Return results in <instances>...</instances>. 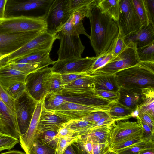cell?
<instances>
[{
	"label": "cell",
	"mask_w": 154,
	"mask_h": 154,
	"mask_svg": "<svg viewBox=\"0 0 154 154\" xmlns=\"http://www.w3.org/2000/svg\"><path fill=\"white\" fill-rule=\"evenodd\" d=\"M114 75L119 87L138 89L154 87V62H140Z\"/></svg>",
	"instance_id": "obj_2"
},
{
	"label": "cell",
	"mask_w": 154,
	"mask_h": 154,
	"mask_svg": "<svg viewBox=\"0 0 154 154\" xmlns=\"http://www.w3.org/2000/svg\"><path fill=\"white\" fill-rule=\"evenodd\" d=\"M143 132L142 125L137 122L116 121L112 124L109 133L110 148L129 137L136 136H142Z\"/></svg>",
	"instance_id": "obj_11"
},
{
	"label": "cell",
	"mask_w": 154,
	"mask_h": 154,
	"mask_svg": "<svg viewBox=\"0 0 154 154\" xmlns=\"http://www.w3.org/2000/svg\"><path fill=\"white\" fill-rule=\"evenodd\" d=\"M137 115L149 126L152 131H154V116L147 111L141 110L138 111Z\"/></svg>",
	"instance_id": "obj_47"
},
{
	"label": "cell",
	"mask_w": 154,
	"mask_h": 154,
	"mask_svg": "<svg viewBox=\"0 0 154 154\" xmlns=\"http://www.w3.org/2000/svg\"><path fill=\"white\" fill-rule=\"evenodd\" d=\"M136 51L140 62H154V41Z\"/></svg>",
	"instance_id": "obj_34"
},
{
	"label": "cell",
	"mask_w": 154,
	"mask_h": 154,
	"mask_svg": "<svg viewBox=\"0 0 154 154\" xmlns=\"http://www.w3.org/2000/svg\"><path fill=\"white\" fill-rule=\"evenodd\" d=\"M57 33H52L47 30L42 32L19 49L6 57L5 64L16 62L35 52L51 51L56 39H59Z\"/></svg>",
	"instance_id": "obj_5"
},
{
	"label": "cell",
	"mask_w": 154,
	"mask_h": 154,
	"mask_svg": "<svg viewBox=\"0 0 154 154\" xmlns=\"http://www.w3.org/2000/svg\"><path fill=\"white\" fill-rule=\"evenodd\" d=\"M11 54H0V58L4 57H6L9 56V55H10Z\"/></svg>",
	"instance_id": "obj_58"
},
{
	"label": "cell",
	"mask_w": 154,
	"mask_h": 154,
	"mask_svg": "<svg viewBox=\"0 0 154 154\" xmlns=\"http://www.w3.org/2000/svg\"><path fill=\"white\" fill-rule=\"evenodd\" d=\"M59 32L76 36L83 34L90 38V35L85 31L82 21H76L70 18L58 33Z\"/></svg>",
	"instance_id": "obj_26"
},
{
	"label": "cell",
	"mask_w": 154,
	"mask_h": 154,
	"mask_svg": "<svg viewBox=\"0 0 154 154\" xmlns=\"http://www.w3.org/2000/svg\"><path fill=\"white\" fill-rule=\"evenodd\" d=\"M92 141L93 154H103L110 149L109 143L100 144Z\"/></svg>",
	"instance_id": "obj_50"
},
{
	"label": "cell",
	"mask_w": 154,
	"mask_h": 154,
	"mask_svg": "<svg viewBox=\"0 0 154 154\" xmlns=\"http://www.w3.org/2000/svg\"><path fill=\"white\" fill-rule=\"evenodd\" d=\"M97 58L95 57L57 60L51 67L52 71L60 74H86Z\"/></svg>",
	"instance_id": "obj_12"
},
{
	"label": "cell",
	"mask_w": 154,
	"mask_h": 154,
	"mask_svg": "<svg viewBox=\"0 0 154 154\" xmlns=\"http://www.w3.org/2000/svg\"><path fill=\"white\" fill-rule=\"evenodd\" d=\"M95 123L93 122L80 119L70 120L63 125L74 132L77 136L87 134Z\"/></svg>",
	"instance_id": "obj_24"
},
{
	"label": "cell",
	"mask_w": 154,
	"mask_h": 154,
	"mask_svg": "<svg viewBox=\"0 0 154 154\" xmlns=\"http://www.w3.org/2000/svg\"><path fill=\"white\" fill-rule=\"evenodd\" d=\"M55 149L49 146L35 142L29 154H55Z\"/></svg>",
	"instance_id": "obj_44"
},
{
	"label": "cell",
	"mask_w": 154,
	"mask_h": 154,
	"mask_svg": "<svg viewBox=\"0 0 154 154\" xmlns=\"http://www.w3.org/2000/svg\"><path fill=\"white\" fill-rule=\"evenodd\" d=\"M95 1V0H68L67 8L71 14L81 8L91 5Z\"/></svg>",
	"instance_id": "obj_42"
},
{
	"label": "cell",
	"mask_w": 154,
	"mask_h": 154,
	"mask_svg": "<svg viewBox=\"0 0 154 154\" xmlns=\"http://www.w3.org/2000/svg\"><path fill=\"white\" fill-rule=\"evenodd\" d=\"M68 0H55L48 7L44 15L47 31L58 33L68 20L71 14L67 8Z\"/></svg>",
	"instance_id": "obj_8"
},
{
	"label": "cell",
	"mask_w": 154,
	"mask_h": 154,
	"mask_svg": "<svg viewBox=\"0 0 154 154\" xmlns=\"http://www.w3.org/2000/svg\"><path fill=\"white\" fill-rule=\"evenodd\" d=\"M91 76L94 79L95 91L101 90L118 91L119 87L114 75Z\"/></svg>",
	"instance_id": "obj_21"
},
{
	"label": "cell",
	"mask_w": 154,
	"mask_h": 154,
	"mask_svg": "<svg viewBox=\"0 0 154 154\" xmlns=\"http://www.w3.org/2000/svg\"><path fill=\"white\" fill-rule=\"evenodd\" d=\"M65 85L61 74L52 72L48 93L62 95Z\"/></svg>",
	"instance_id": "obj_35"
},
{
	"label": "cell",
	"mask_w": 154,
	"mask_h": 154,
	"mask_svg": "<svg viewBox=\"0 0 154 154\" xmlns=\"http://www.w3.org/2000/svg\"><path fill=\"white\" fill-rule=\"evenodd\" d=\"M136 11L139 17L143 26H146L149 21L143 0H132Z\"/></svg>",
	"instance_id": "obj_36"
},
{
	"label": "cell",
	"mask_w": 154,
	"mask_h": 154,
	"mask_svg": "<svg viewBox=\"0 0 154 154\" xmlns=\"http://www.w3.org/2000/svg\"><path fill=\"white\" fill-rule=\"evenodd\" d=\"M60 37V46L57 54V60L82 57L85 49L79 36L72 35L61 33H57Z\"/></svg>",
	"instance_id": "obj_14"
},
{
	"label": "cell",
	"mask_w": 154,
	"mask_h": 154,
	"mask_svg": "<svg viewBox=\"0 0 154 154\" xmlns=\"http://www.w3.org/2000/svg\"><path fill=\"white\" fill-rule=\"evenodd\" d=\"M44 99L37 102L27 132L19 137L20 146L26 154H29L38 132V127Z\"/></svg>",
	"instance_id": "obj_15"
},
{
	"label": "cell",
	"mask_w": 154,
	"mask_h": 154,
	"mask_svg": "<svg viewBox=\"0 0 154 154\" xmlns=\"http://www.w3.org/2000/svg\"><path fill=\"white\" fill-rule=\"evenodd\" d=\"M95 92L93 77L86 75L65 85L62 91L64 96H85Z\"/></svg>",
	"instance_id": "obj_16"
},
{
	"label": "cell",
	"mask_w": 154,
	"mask_h": 154,
	"mask_svg": "<svg viewBox=\"0 0 154 154\" xmlns=\"http://www.w3.org/2000/svg\"><path fill=\"white\" fill-rule=\"evenodd\" d=\"M96 56L97 59L86 73V75H90L94 71L103 66L115 57L111 53L110 47L106 51Z\"/></svg>",
	"instance_id": "obj_32"
},
{
	"label": "cell",
	"mask_w": 154,
	"mask_h": 154,
	"mask_svg": "<svg viewBox=\"0 0 154 154\" xmlns=\"http://www.w3.org/2000/svg\"><path fill=\"white\" fill-rule=\"evenodd\" d=\"M95 92L99 95L106 99L112 103L117 102L118 98V94L117 92L104 90H97Z\"/></svg>",
	"instance_id": "obj_45"
},
{
	"label": "cell",
	"mask_w": 154,
	"mask_h": 154,
	"mask_svg": "<svg viewBox=\"0 0 154 154\" xmlns=\"http://www.w3.org/2000/svg\"><path fill=\"white\" fill-rule=\"evenodd\" d=\"M138 123L142 125L143 132L142 136L143 141L146 143L154 141V132L149 126L143 122L137 115L135 116Z\"/></svg>",
	"instance_id": "obj_41"
},
{
	"label": "cell",
	"mask_w": 154,
	"mask_h": 154,
	"mask_svg": "<svg viewBox=\"0 0 154 154\" xmlns=\"http://www.w3.org/2000/svg\"><path fill=\"white\" fill-rule=\"evenodd\" d=\"M63 154H65L64 153Z\"/></svg>",
	"instance_id": "obj_63"
},
{
	"label": "cell",
	"mask_w": 154,
	"mask_h": 154,
	"mask_svg": "<svg viewBox=\"0 0 154 154\" xmlns=\"http://www.w3.org/2000/svg\"><path fill=\"white\" fill-rule=\"evenodd\" d=\"M37 102L26 91L19 98L14 100V109L19 136L27 132Z\"/></svg>",
	"instance_id": "obj_9"
},
{
	"label": "cell",
	"mask_w": 154,
	"mask_h": 154,
	"mask_svg": "<svg viewBox=\"0 0 154 154\" xmlns=\"http://www.w3.org/2000/svg\"><path fill=\"white\" fill-rule=\"evenodd\" d=\"M115 122V121L108 116L102 118L98 122L95 123L92 128L109 125Z\"/></svg>",
	"instance_id": "obj_53"
},
{
	"label": "cell",
	"mask_w": 154,
	"mask_h": 154,
	"mask_svg": "<svg viewBox=\"0 0 154 154\" xmlns=\"http://www.w3.org/2000/svg\"><path fill=\"white\" fill-rule=\"evenodd\" d=\"M52 71L48 66L26 75V91L37 102L42 100L48 93Z\"/></svg>",
	"instance_id": "obj_6"
},
{
	"label": "cell",
	"mask_w": 154,
	"mask_h": 154,
	"mask_svg": "<svg viewBox=\"0 0 154 154\" xmlns=\"http://www.w3.org/2000/svg\"><path fill=\"white\" fill-rule=\"evenodd\" d=\"M19 143L18 139L0 131V152L10 150Z\"/></svg>",
	"instance_id": "obj_37"
},
{
	"label": "cell",
	"mask_w": 154,
	"mask_h": 154,
	"mask_svg": "<svg viewBox=\"0 0 154 154\" xmlns=\"http://www.w3.org/2000/svg\"><path fill=\"white\" fill-rule=\"evenodd\" d=\"M124 38L120 32L112 41L110 47L111 48V53L112 55L116 57L121 53L126 48Z\"/></svg>",
	"instance_id": "obj_38"
},
{
	"label": "cell",
	"mask_w": 154,
	"mask_h": 154,
	"mask_svg": "<svg viewBox=\"0 0 154 154\" xmlns=\"http://www.w3.org/2000/svg\"><path fill=\"white\" fill-rule=\"evenodd\" d=\"M141 136H136L129 137L118 143L110 148L112 151L121 149L143 141Z\"/></svg>",
	"instance_id": "obj_43"
},
{
	"label": "cell",
	"mask_w": 154,
	"mask_h": 154,
	"mask_svg": "<svg viewBox=\"0 0 154 154\" xmlns=\"http://www.w3.org/2000/svg\"><path fill=\"white\" fill-rule=\"evenodd\" d=\"M96 0L92 6L88 18L91 25V43L97 56L108 49L119 30L117 23L102 13L97 6Z\"/></svg>",
	"instance_id": "obj_1"
},
{
	"label": "cell",
	"mask_w": 154,
	"mask_h": 154,
	"mask_svg": "<svg viewBox=\"0 0 154 154\" xmlns=\"http://www.w3.org/2000/svg\"><path fill=\"white\" fill-rule=\"evenodd\" d=\"M110 151V149L109 150H108L105 153H104L103 154H109Z\"/></svg>",
	"instance_id": "obj_61"
},
{
	"label": "cell",
	"mask_w": 154,
	"mask_h": 154,
	"mask_svg": "<svg viewBox=\"0 0 154 154\" xmlns=\"http://www.w3.org/2000/svg\"><path fill=\"white\" fill-rule=\"evenodd\" d=\"M126 45L132 42L137 48L146 46L154 41V23L150 22L141 28L123 38Z\"/></svg>",
	"instance_id": "obj_17"
},
{
	"label": "cell",
	"mask_w": 154,
	"mask_h": 154,
	"mask_svg": "<svg viewBox=\"0 0 154 154\" xmlns=\"http://www.w3.org/2000/svg\"><path fill=\"white\" fill-rule=\"evenodd\" d=\"M75 136L77 135L74 132L62 125L59 129L56 137L58 138L64 136L72 137Z\"/></svg>",
	"instance_id": "obj_52"
},
{
	"label": "cell",
	"mask_w": 154,
	"mask_h": 154,
	"mask_svg": "<svg viewBox=\"0 0 154 154\" xmlns=\"http://www.w3.org/2000/svg\"><path fill=\"white\" fill-rule=\"evenodd\" d=\"M58 130L38 132L35 142L40 144L48 146L56 149L58 139L56 136Z\"/></svg>",
	"instance_id": "obj_29"
},
{
	"label": "cell",
	"mask_w": 154,
	"mask_h": 154,
	"mask_svg": "<svg viewBox=\"0 0 154 154\" xmlns=\"http://www.w3.org/2000/svg\"><path fill=\"white\" fill-rule=\"evenodd\" d=\"M109 154H118L110 149V151Z\"/></svg>",
	"instance_id": "obj_60"
},
{
	"label": "cell",
	"mask_w": 154,
	"mask_h": 154,
	"mask_svg": "<svg viewBox=\"0 0 154 154\" xmlns=\"http://www.w3.org/2000/svg\"><path fill=\"white\" fill-rule=\"evenodd\" d=\"M61 75L63 82L65 85L87 75L77 73L63 74Z\"/></svg>",
	"instance_id": "obj_51"
},
{
	"label": "cell",
	"mask_w": 154,
	"mask_h": 154,
	"mask_svg": "<svg viewBox=\"0 0 154 154\" xmlns=\"http://www.w3.org/2000/svg\"><path fill=\"white\" fill-rule=\"evenodd\" d=\"M135 111L125 107L117 102L110 105L108 113L109 116L115 121L125 120L135 117Z\"/></svg>",
	"instance_id": "obj_22"
},
{
	"label": "cell",
	"mask_w": 154,
	"mask_h": 154,
	"mask_svg": "<svg viewBox=\"0 0 154 154\" xmlns=\"http://www.w3.org/2000/svg\"><path fill=\"white\" fill-rule=\"evenodd\" d=\"M139 154H154V149H148L142 151Z\"/></svg>",
	"instance_id": "obj_57"
},
{
	"label": "cell",
	"mask_w": 154,
	"mask_h": 154,
	"mask_svg": "<svg viewBox=\"0 0 154 154\" xmlns=\"http://www.w3.org/2000/svg\"><path fill=\"white\" fill-rule=\"evenodd\" d=\"M5 65L8 68L20 71L26 75L49 66L44 63H18L14 62L9 63Z\"/></svg>",
	"instance_id": "obj_31"
},
{
	"label": "cell",
	"mask_w": 154,
	"mask_h": 154,
	"mask_svg": "<svg viewBox=\"0 0 154 154\" xmlns=\"http://www.w3.org/2000/svg\"><path fill=\"white\" fill-rule=\"evenodd\" d=\"M0 131H1L2 132V129H1V127H0Z\"/></svg>",
	"instance_id": "obj_62"
},
{
	"label": "cell",
	"mask_w": 154,
	"mask_h": 154,
	"mask_svg": "<svg viewBox=\"0 0 154 154\" xmlns=\"http://www.w3.org/2000/svg\"><path fill=\"white\" fill-rule=\"evenodd\" d=\"M117 103L125 107L137 111L142 103V89L128 88L119 87Z\"/></svg>",
	"instance_id": "obj_18"
},
{
	"label": "cell",
	"mask_w": 154,
	"mask_h": 154,
	"mask_svg": "<svg viewBox=\"0 0 154 154\" xmlns=\"http://www.w3.org/2000/svg\"><path fill=\"white\" fill-rule=\"evenodd\" d=\"M71 144L77 154H93V141L88 134L79 136Z\"/></svg>",
	"instance_id": "obj_25"
},
{
	"label": "cell",
	"mask_w": 154,
	"mask_h": 154,
	"mask_svg": "<svg viewBox=\"0 0 154 154\" xmlns=\"http://www.w3.org/2000/svg\"><path fill=\"white\" fill-rule=\"evenodd\" d=\"M116 23L119 32L123 38L143 26L132 0H120L119 16Z\"/></svg>",
	"instance_id": "obj_7"
},
{
	"label": "cell",
	"mask_w": 154,
	"mask_h": 154,
	"mask_svg": "<svg viewBox=\"0 0 154 154\" xmlns=\"http://www.w3.org/2000/svg\"><path fill=\"white\" fill-rule=\"evenodd\" d=\"M26 91L25 82L15 84L5 91L8 95L14 100L19 98Z\"/></svg>",
	"instance_id": "obj_39"
},
{
	"label": "cell",
	"mask_w": 154,
	"mask_h": 154,
	"mask_svg": "<svg viewBox=\"0 0 154 154\" xmlns=\"http://www.w3.org/2000/svg\"><path fill=\"white\" fill-rule=\"evenodd\" d=\"M0 98L10 109L15 112L14 109V100L8 95L0 85Z\"/></svg>",
	"instance_id": "obj_46"
},
{
	"label": "cell",
	"mask_w": 154,
	"mask_h": 154,
	"mask_svg": "<svg viewBox=\"0 0 154 154\" xmlns=\"http://www.w3.org/2000/svg\"><path fill=\"white\" fill-rule=\"evenodd\" d=\"M43 32L30 31L0 34V54H12Z\"/></svg>",
	"instance_id": "obj_13"
},
{
	"label": "cell",
	"mask_w": 154,
	"mask_h": 154,
	"mask_svg": "<svg viewBox=\"0 0 154 154\" xmlns=\"http://www.w3.org/2000/svg\"><path fill=\"white\" fill-rule=\"evenodd\" d=\"M68 121L46 109L43 102L38 127V132L59 129Z\"/></svg>",
	"instance_id": "obj_19"
},
{
	"label": "cell",
	"mask_w": 154,
	"mask_h": 154,
	"mask_svg": "<svg viewBox=\"0 0 154 154\" xmlns=\"http://www.w3.org/2000/svg\"><path fill=\"white\" fill-rule=\"evenodd\" d=\"M108 116L109 115L108 112L98 111L93 112L82 119L91 121L96 123L98 122L102 118Z\"/></svg>",
	"instance_id": "obj_48"
},
{
	"label": "cell",
	"mask_w": 154,
	"mask_h": 154,
	"mask_svg": "<svg viewBox=\"0 0 154 154\" xmlns=\"http://www.w3.org/2000/svg\"><path fill=\"white\" fill-rule=\"evenodd\" d=\"M112 124L91 128L87 134L90 135L92 140L98 143L109 144V135Z\"/></svg>",
	"instance_id": "obj_27"
},
{
	"label": "cell",
	"mask_w": 154,
	"mask_h": 154,
	"mask_svg": "<svg viewBox=\"0 0 154 154\" xmlns=\"http://www.w3.org/2000/svg\"><path fill=\"white\" fill-rule=\"evenodd\" d=\"M44 15L38 17L20 15L0 20V34L47 30Z\"/></svg>",
	"instance_id": "obj_3"
},
{
	"label": "cell",
	"mask_w": 154,
	"mask_h": 154,
	"mask_svg": "<svg viewBox=\"0 0 154 154\" xmlns=\"http://www.w3.org/2000/svg\"><path fill=\"white\" fill-rule=\"evenodd\" d=\"M7 0H0V20L4 18L5 17V9Z\"/></svg>",
	"instance_id": "obj_54"
},
{
	"label": "cell",
	"mask_w": 154,
	"mask_h": 154,
	"mask_svg": "<svg viewBox=\"0 0 154 154\" xmlns=\"http://www.w3.org/2000/svg\"><path fill=\"white\" fill-rule=\"evenodd\" d=\"M26 76L23 72L8 68L5 65L0 67V85L5 91L15 84L25 82Z\"/></svg>",
	"instance_id": "obj_20"
},
{
	"label": "cell",
	"mask_w": 154,
	"mask_h": 154,
	"mask_svg": "<svg viewBox=\"0 0 154 154\" xmlns=\"http://www.w3.org/2000/svg\"><path fill=\"white\" fill-rule=\"evenodd\" d=\"M126 45L125 48L117 56L89 75H114L122 70L134 66L139 63L136 45L130 42Z\"/></svg>",
	"instance_id": "obj_4"
},
{
	"label": "cell",
	"mask_w": 154,
	"mask_h": 154,
	"mask_svg": "<svg viewBox=\"0 0 154 154\" xmlns=\"http://www.w3.org/2000/svg\"><path fill=\"white\" fill-rule=\"evenodd\" d=\"M78 136H64L58 138L55 154H63L68 146L74 141Z\"/></svg>",
	"instance_id": "obj_40"
},
{
	"label": "cell",
	"mask_w": 154,
	"mask_h": 154,
	"mask_svg": "<svg viewBox=\"0 0 154 154\" xmlns=\"http://www.w3.org/2000/svg\"><path fill=\"white\" fill-rule=\"evenodd\" d=\"M0 154H26L25 152L16 150H11Z\"/></svg>",
	"instance_id": "obj_56"
},
{
	"label": "cell",
	"mask_w": 154,
	"mask_h": 154,
	"mask_svg": "<svg viewBox=\"0 0 154 154\" xmlns=\"http://www.w3.org/2000/svg\"><path fill=\"white\" fill-rule=\"evenodd\" d=\"M53 0H29L18 3L13 7L15 11H28L41 8L48 7Z\"/></svg>",
	"instance_id": "obj_30"
},
{
	"label": "cell",
	"mask_w": 154,
	"mask_h": 154,
	"mask_svg": "<svg viewBox=\"0 0 154 154\" xmlns=\"http://www.w3.org/2000/svg\"><path fill=\"white\" fill-rule=\"evenodd\" d=\"M71 143L68 146L65 150L64 152L65 154H77Z\"/></svg>",
	"instance_id": "obj_55"
},
{
	"label": "cell",
	"mask_w": 154,
	"mask_h": 154,
	"mask_svg": "<svg viewBox=\"0 0 154 154\" xmlns=\"http://www.w3.org/2000/svg\"><path fill=\"white\" fill-rule=\"evenodd\" d=\"M149 22L154 23V0H143Z\"/></svg>",
	"instance_id": "obj_49"
},
{
	"label": "cell",
	"mask_w": 154,
	"mask_h": 154,
	"mask_svg": "<svg viewBox=\"0 0 154 154\" xmlns=\"http://www.w3.org/2000/svg\"><path fill=\"white\" fill-rule=\"evenodd\" d=\"M154 141L147 143L143 141L124 148L113 151L118 154H139L143 150L154 149Z\"/></svg>",
	"instance_id": "obj_33"
},
{
	"label": "cell",
	"mask_w": 154,
	"mask_h": 154,
	"mask_svg": "<svg viewBox=\"0 0 154 154\" xmlns=\"http://www.w3.org/2000/svg\"><path fill=\"white\" fill-rule=\"evenodd\" d=\"M142 102L137 111H147L154 116V87L142 89Z\"/></svg>",
	"instance_id": "obj_28"
},
{
	"label": "cell",
	"mask_w": 154,
	"mask_h": 154,
	"mask_svg": "<svg viewBox=\"0 0 154 154\" xmlns=\"http://www.w3.org/2000/svg\"><path fill=\"white\" fill-rule=\"evenodd\" d=\"M120 0H97L96 5L102 12L116 22L119 18Z\"/></svg>",
	"instance_id": "obj_23"
},
{
	"label": "cell",
	"mask_w": 154,
	"mask_h": 154,
	"mask_svg": "<svg viewBox=\"0 0 154 154\" xmlns=\"http://www.w3.org/2000/svg\"><path fill=\"white\" fill-rule=\"evenodd\" d=\"M0 127H1V128L2 132H3V124H2V120L0 118Z\"/></svg>",
	"instance_id": "obj_59"
},
{
	"label": "cell",
	"mask_w": 154,
	"mask_h": 154,
	"mask_svg": "<svg viewBox=\"0 0 154 154\" xmlns=\"http://www.w3.org/2000/svg\"><path fill=\"white\" fill-rule=\"evenodd\" d=\"M110 105L105 106H92L64 101V103L57 110L51 112L69 121L82 119L96 111L108 112Z\"/></svg>",
	"instance_id": "obj_10"
}]
</instances>
